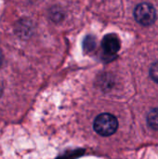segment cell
<instances>
[{
	"mask_svg": "<svg viewBox=\"0 0 158 159\" xmlns=\"http://www.w3.org/2000/svg\"><path fill=\"white\" fill-rule=\"evenodd\" d=\"M147 122L149 127H151L155 130H158V108H155L149 112Z\"/></svg>",
	"mask_w": 158,
	"mask_h": 159,
	"instance_id": "277c9868",
	"label": "cell"
},
{
	"mask_svg": "<svg viewBox=\"0 0 158 159\" xmlns=\"http://www.w3.org/2000/svg\"><path fill=\"white\" fill-rule=\"evenodd\" d=\"M2 92H3V88H2V85L0 84V96L2 95Z\"/></svg>",
	"mask_w": 158,
	"mask_h": 159,
	"instance_id": "ba28073f",
	"label": "cell"
},
{
	"mask_svg": "<svg viewBox=\"0 0 158 159\" xmlns=\"http://www.w3.org/2000/svg\"><path fill=\"white\" fill-rule=\"evenodd\" d=\"M134 18L140 24L150 26L156 20V8L149 3H141L134 9Z\"/></svg>",
	"mask_w": 158,
	"mask_h": 159,
	"instance_id": "7a4b0ae2",
	"label": "cell"
},
{
	"mask_svg": "<svg viewBox=\"0 0 158 159\" xmlns=\"http://www.w3.org/2000/svg\"><path fill=\"white\" fill-rule=\"evenodd\" d=\"M2 60H3V57H2V53H1V51H0V66H1V64H2Z\"/></svg>",
	"mask_w": 158,
	"mask_h": 159,
	"instance_id": "52a82bcc",
	"label": "cell"
},
{
	"mask_svg": "<svg viewBox=\"0 0 158 159\" xmlns=\"http://www.w3.org/2000/svg\"><path fill=\"white\" fill-rule=\"evenodd\" d=\"M120 40L118 36L115 34H106L102 41V48L105 54L115 55L120 49Z\"/></svg>",
	"mask_w": 158,
	"mask_h": 159,
	"instance_id": "3957f363",
	"label": "cell"
},
{
	"mask_svg": "<svg viewBox=\"0 0 158 159\" xmlns=\"http://www.w3.org/2000/svg\"><path fill=\"white\" fill-rule=\"evenodd\" d=\"M96 47V41L93 36H87L84 41V49L86 51H91Z\"/></svg>",
	"mask_w": 158,
	"mask_h": 159,
	"instance_id": "5b68a950",
	"label": "cell"
},
{
	"mask_svg": "<svg viewBox=\"0 0 158 159\" xmlns=\"http://www.w3.org/2000/svg\"><path fill=\"white\" fill-rule=\"evenodd\" d=\"M150 76L151 78L158 83V61H156L150 67Z\"/></svg>",
	"mask_w": 158,
	"mask_h": 159,
	"instance_id": "8992f818",
	"label": "cell"
},
{
	"mask_svg": "<svg viewBox=\"0 0 158 159\" xmlns=\"http://www.w3.org/2000/svg\"><path fill=\"white\" fill-rule=\"evenodd\" d=\"M94 129L101 136L108 137L115 133L118 129V121L116 117L111 114H101L94 121Z\"/></svg>",
	"mask_w": 158,
	"mask_h": 159,
	"instance_id": "6da1fadb",
	"label": "cell"
}]
</instances>
